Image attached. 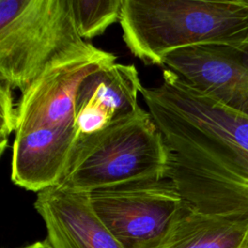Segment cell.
I'll list each match as a JSON object with an SVG mask.
<instances>
[{
    "label": "cell",
    "mask_w": 248,
    "mask_h": 248,
    "mask_svg": "<svg viewBox=\"0 0 248 248\" xmlns=\"http://www.w3.org/2000/svg\"><path fill=\"white\" fill-rule=\"evenodd\" d=\"M140 94L172 154L170 178L186 202L248 219V115L195 89L170 70Z\"/></svg>",
    "instance_id": "1"
},
{
    "label": "cell",
    "mask_w": 248,
    "mask_h": 248,
    "mask_svg": "<svg viewBox=\"0 0 248 248\" xmlns=\"http://www.w3.org/2000/svg\"><path fill=\"white\" fill-rule=\"evenodd\" d=\"M122 38L144 64L199 45L248 46V0H123Z\"/></svg>",
    "instance_id": "2"
},
{
    "label": "cell",
    "mask_w": 248,
    "mask_h": 248,
    "mask_svg": "<svg viewBox=\"0 0 248 248\" xmlns=\"http://www.w3.org/2000/svg\"><path fill=\"white\" fill-rule=\"evenodd\" d=\"M171 167L169 144L148 110L140 108L100 132L80 136L60 185L90 193L132 182L170 178Z\"/></svg>",
    "instance_id": "3"
},
{
    "label": "cell",
    "mask_w": 248,
    "mask_h": 248,
    "mask_svg": "<svg viewBox=\"0 0 248 248\" xmlns=\"http://www.w3.org/2000/svg\"><path fill=\"white\" fill-rule=\"evenodd\" d=\"M71 0H0V79L25 90L48 66L87 48Z\"/></svg>",
    "instance_id": "4"
},
{
    "label": "cell",
    "mask_w": 248,
    "mask_h": 248,
    "mask_svg": "<svg viewBox=\"0 0 248 248\" xmlns=\"http://www.w3.org/2000/svg\"><path fill=\"white\" fill-rule=\"evenodd\" d=\"M89 197L123 248H163L188 205L170 178L99 189Z\"/></svg>",
    "instance_id": "5"
},
{
    "label": "cell",
    "mask_w": 248,
    "mask_h": 248,
    "mask_svg": "<svg viewBox=\"0 0 248 248\" xmlns=\"http://www.w3.org/2000/svg\"><path fill=\"white\" fill-rule=\"evenodd\" d=\"M117 57L94 46L62 58L48 66L16 101V131L75 124L78 88L91 73L116 63Z\"/></svg>",
    "instance_id": "6"
},
{
    "label": "cell",
    "mask_w": 248,
    "mask_h": 248,
    "mask_svg": "<svg viewBox=\"0 0 248 248\" xmlns=\"http://www.w3.org/2000/svg\"><path fill=\"white\" fill-rule=\"evenodd\" d=\"M163 65L195 89L248 115V46L183 47L168 53Z\"/></svg>",
    "instance_id": "7"
},
{
    "label": "cell",
    "mask_w": 248,
    "mask_h": 248,
    "mask_svg": "<svg viewBox=\"0 0 248 248\" xmlns=\"http://www.w3.org/2000/svg\"><path fill=\"white\" fill-rule=\"evenodd\" d=\"M79 139L76 125L39 127L16 133L12 146V181L36 193L60 185Z\"/></svg>",
    "instance_id": "8"
},
{
    "label": "cell",
    "mask_w": 248,
    "mask_h": 248,
    "mask_svg": "<svg viewBox=\"0 0 248 248\" xmlns=\"http://www.w3.org/2000/svg\"><path fill=\"white\" fill-rule=\"evenodd\" d=\"M54 248H123L94 211L89 193L57 185L34 202Z\"/></svg>",
    "instance_id": "9"
},
{
    "label": "cell",
    "mask_w": 248,
    "mask_h": 248,
    "mask_svg": "<svg viewBox=\"0 0 248 248\" xmlns=\"http://www.w3.org/2000/svg\"><path fill=\"white\" fill-rule=\"evenodd\" d=\"M142 88L139 72L133 64L114 63L88 75L81 82L75 104H96L108 110L113 121L132 115L140 107L138 95Z\"/></svg>",
    "instance_id": "10"
},
{
    "label": "cell",
    "mask_w": 248,
    "mask_h": 248,
    "mask_svg": "<svg viewBox=\"0 0 248 248\" xmlns=\"http://www.w3.org/2000/svg\"><path fill=\"white\" fill-rule=\"evenodd\" d=\"M247 244L248 219L206 214L188 204L163 248H244Z\"/></svg>",
    "instance_id": "11"
},
{
    "label": "cell",
    "mask_w": 248,
    "mask_h": 248,
    "mask_svg": "<svg viewBox=\"0 0 248 248\" xmlns=\"http://www.w3.org/2000/svg\"><path fill=\"white\" fill-rule=\"evenodd\" d=\"M71 5L78 34L86 41L120 21L123 0H71Z\"/></svg>",
    "instance_id": "12"
},
{
    "label": "cell",
    "mask_w": 248,
    "mask_h": 248,
    "mask_svg": "<svg viewBox=\"0 0 248 248\" xmlns=\"http://www.w3.org/2000/svg\"><path fill=\"white\" fill-rule=\"evenodd\" d=\"M0 153L3 155L8 147L11 135L16 134L17 125L14 88L4 79H0Z\"/></svg>",
    "instance_id": "13"
},
{
    "label": "cell",
    "mask_w": 248,
    "mask_h": 248,
    "mask_svg": "<svg viewBox=\"0 0 248 248\" xmlns=\"http://www.w3.org/2000/svg\"><path fill=\"white\" fill-rule=\"evenodd\" d=\"M113 118L110 113L102 107L85 103L76 108L75 124L80 136H88L107 128Z\"/></svg>",
    "instance_id": "14"
},
{
    "label": "cell",
    "mask_w": 248,
    "mask_h": 248,
    "mask_svg": "<svg viewBox=\"0 0 248 248\" xmlns=\"http://www.w3.org/2000/svg\"><path fill=\"white\" fill-rule=\"evenodd\" d=\"M22 248H54L50 242L46 238L45 240H41V241H36L33 242L27 246H24Z\"/></svg>",
    "instance_id": "15"
},
{
    "label": "cell",
    "mask_w": 248,
    "mask_h": 248,
    "mask_svg": "<svg viewBox=\"0 0 248 248\" xmlns=\"http://www.w3.org/2000/svg\"><path fill=\"white\" fill-rule=\"evenodd\" d=\"M244 248H248V244H247V245H246Z\"/></svg>",
    "instance_id": "16"
}]
</instances>
